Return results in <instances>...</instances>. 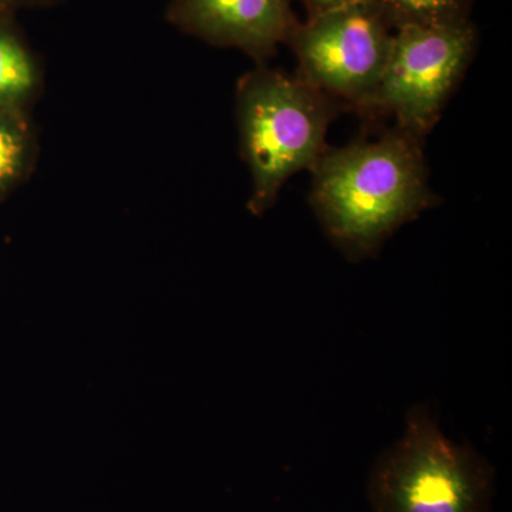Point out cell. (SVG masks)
I'll return each mask as SVG.
<instances>
[{"label":"cell","instance_id":"5","mask_svg":"<svg viewBox=\"0 0 512 512\" xmlns=\"http://www.w3.org/2000/svg\"><path fill=\"white\" fill-rule=\"evenodd\" d=\"M394 30L372 0L308 16L286 45L298 60V74L332 100L359 110L382 77Z\"/></svg>","mask_w":512,"mask_h":512},{"label":"cell","instance_id":"9","mask_svg":"<svg viewBox=\"0 0 512 512\" xmlns=\"http://www.w3.org/2000/svg\"><path fill=\"white\" fill-rule=\"evenodd\" d=\"M33 151V136L22 110L0 109V194L22 180Z\"/></svg>","mask_w":512,"mask_h":512},{"label":"cell","instance_id":"7","mask_svg":"<svg viewBox=\"0 0 512 512\" xmlns=\"http://www.w3.org/2000/svg\"><path fill=\"white\" fill-rule=\"evenodd\" d=\"M39 70L29 50L0 20V109L22 110L35 96Z\"/></svg>","mask_w":512,"mask_h":512},{"label":"cell","instance_id":"3","mask_svg":"<svg viewBox=\"0 0 512 512\" xmlns=\"http://www.w3.org/2000/svg\"><path fill=\"white\" fill-rule=\"evenodd\" d=\"M372 512H491L495 470L473 447L444 436L426 406L376 458L366 485Z\"/></svg>","mask_w":512,"mask_h":512},{"label":"cell","instance_id":"1","mask_svg":"<svg viewBox=\"0 0 512 512\" xmlns=\"http://www.w3.org/2000/svg\"><path fill=\"white\" fill-rule=\"evenodd\" d=\"M311 171L313 210L350 261L376 255L397 229L437 204L423 138L399 127L377 140L326 148Z\"/></svg>","mask_w":512,"mask_h":512},{"label":"cell","instance_id":"6","mask_svg":"<svg viewBox=\"0 0 512 512\" xmlns=\"http://www.w3.org/2000/svg\"><path fill=\"white\" fill-rule=\"evenodd\" d=\"M293 0H173L168 20L178 29L258 62L275 55L298 26Z\"/></svg>","mask_w":512,"mask_h":512},{"label":"cell","instance_id":"8","mask_svg":"<svg viewBox=\"0 0 512 512\" xmlns=\"http://www.w3.org/2000/svg\"><path fill=\"white\" fill-rule=\"evenodd\" d=\"M393 30L454 25L470 20V0H372Z\"/></svg>","mask_w":512,"mask_h":512},{"label":"cell","instance_id":"11","mask_svg":"<svg viewBox=\"0 0 512 512\" xmlns=\"http://www.w3.org/2000/svg\"><path fill=\"white\" fill-rule=\"evenodd\" d=\"M33 2H46V3H49V2H52V0H33Z\"/></svg>","mask_w":512,"mask_h":512},{"label":"cell","instance_id":"4","mask_svg":"<svg viewBox=\"0 0 512 512\" xmlns=\"http://www.w3.org/2000/svg\"><path fill=\"white\" fill-rule=\"evenodd\" d=\"M473 20L454 25L394 30L392 49L362 113L392 114L396 127L424 138L473 60Z\"/></svg>","mask_w":512,"mask_h":512},{"label":"cell","instance_id":"2","mask_svg":"<svg viewBox=\"0 0 512 512\" xmlns=\"http://www.w3.org/2000/svg\"><path fill=\"white\" fill-rule=\"evenodd\" d=\"M335 113L333 100L299 76L259 67L239 82L238 128L252 178V214L271 208L292 175L318 163Z\"/></svg>","mask_w":512,"mask_h":512},{"label":"cell","instance_id":"10","mask_svg":"<svg viewBox=\"0 0 512 512\" xmlns=\"http://www.w3.org/2000/svg\"><path fill=\"white\" fill-rule=\"evenodd\" d=\"M301 2L308 12V16H313L328 12V10L342 8V6L352 5V3L366 2V0H301Z\"/></svg>","mask_w":512,"mask_h":512},{"label":"cell","instance_id":"12","mask_svg":"<svg viewBox=\"0 0 512 512\" xmlns=\"http://www.w3.org/2000/svg\"><path fill=\"white\" fill-rule=\"evenodd\" d=\"M6 0H0V9L3 8V5H5Z\"/></svg>","mask_w":512,"mask_h":512}]
</instances>
